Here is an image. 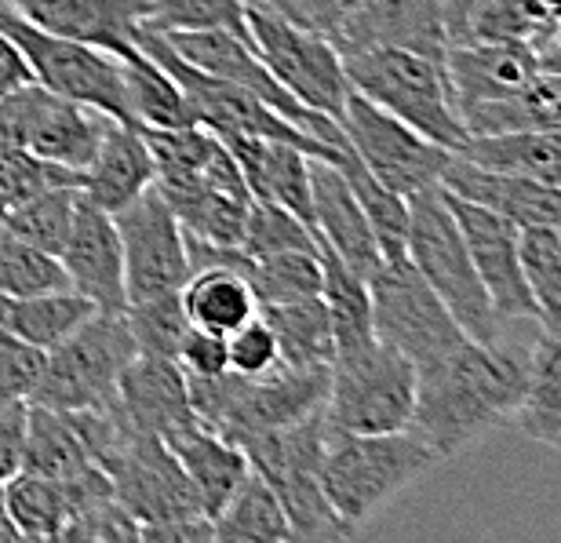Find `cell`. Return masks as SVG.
Instances as JSON below:
<instances>
[{
	"label": "cell",
	"instance_id": "6da1fadb",
	"mask_svg": "<svg viewBox=\"0 0 561 543\" xmlns=\"http://www.w3.org/2000/svg\"><path fill=\"white\" fill-rule=\"evenodd\" d=\"M522 394L525 361L514 350L463 339L434 365L416 369V409L409 427L437 460H448L514 420Z\"/></svg>",
	"mask_w": 561,
	"mask_h": 543
},
{
	"label": "cell",
	"instance_id": "7a4b0ae2",
	"mask_svg": "<svg viewBox=\"0 0 561 543\" xmlns=\"http://www.w3.org/2000/svg\"><path fill=\"white\" fill-rule=\"evenodd\" d=\"M343 70L354 92L373 99L376 106L412 124L426 139L448 146L453 154L463 150L467 128L445 70V55L376 44V48L346 52Z\"/></svg>",
	"mask_w": 561,
	"mask_h": 543
},
{
	"label": "cell",
	"instance_id": "3957f363",
	"mask_svg": "<svg viewBox=\"0 0 561 543\" xmlns=\"http://www.w3.org/2000/svg\"><path fill=\"white\" fill-rule=\"evenodd\" d=\"M434 463H442L437 452L412 427L387 434H351L329 427L318 478L335 511L351 525H362Z\"/></svg>",
	"mask_w": 561,
	"mask_h": 543
},
{
	"label": "cell",
	"instance_id": "277c9868",
	"mask_svg": "<svg viewBox=\"0 0 561 543\" xmlns=\"http://www.w3.org/2000/svg\"><path fill=\"white\" fill-rule=\"evenodd\" d=\"M409 263L420 270L448 310L478 343H503V318L481 285L470 248L445 201L442 183L409 197Z\"/></svg>",
	"mask_w": 561,
	"mask_h": 543
},
{
	"label": "cell",
	"instance_id": "5b68a950",
	"mask_svg": "<svg viewBox=\"0 0 561 543\" xmlns=\"http://www.w3.org/2000/svg\"><path fill=\"white\" fill-rule=\"evenodd\" d=\"M136 350L139 347L125 310H95L59 347L48 350L30 405L59 412L106 409V405H114L117 380L128 361L136 358Z\"/></svg>",
	"mask_w": 561,
	"mask_h": 543
},
{
	"label": "cell",
	"instance_id": "8992f818",
	"mask_svg": "<svg viewBox=\"0 0 561 543\" xmlns=\"http://www.w3.org/2000/svg\"><path fill=\"white\" fill-rule=\"evenodd\" d=\"M416 409V365L387 343L335 354L329 365L324 420L335 431L387 434L405 431Z\"/></svg>",
	"mask_w": 561,
	"mask_h": 543
},
{
	"label": "cell",
	"instance_id": "52a82bcc",
	"mask_svg": "<svg viewBox=\"0 0 561 543\" xmlns=\"http://www.w3.org/2000/svg\"><path fill=\"white\" fill-rule=\"evenodd\" d=\"M0 30L15 41V48L22 52V59L30 66L33 81L41 88H48V92L62 99H73V103H81V106H92L114 121H131L121 55L30 26L26 19H19L15 11L4 4H0Z\"/></svg>",
	"mask_w": 561,
	"mask_h": 543
},
{
	"label": "cell",
	"instance_id": "ba28073f",
	"mask_svg": "<svg viewBox=\"0 0 561 543\" xmlns=\"http://www.w3.org/2000/svg\"><path fill=\"white\" fill-rule=\"evenodd\" d=\"M244 22H249L255 55L277 77L280 88L296 95L302 106L343 124V106L351 95L343 52L324 33L299 26L263 0H244Z\"/></svg>",
	"mask_w": 561,
	"mask_h": 543
},
{
	"label": "cell",
	"instance_id": "9c48e42d",
	"mask_svg": "<svg viewBox=\"0 0 561 543\" xmlns=\"http://www.w3.org/2000/svg\"><path fill=\"white\" fill-rule=\"evenodd\" d=\"M368 296H373L376 339L405 354L416 369L434 365L437 358H445L467 339L453 310L409 259L379 263L368 274Z\"/></svg>",
	"mask_w": 561,
	"mask_h": 543
},
{
	"label": "cell",
	"instance_id": "30bf717a",
	"mask_svg": "<svg viewBox=\"0 0 561 543\" xmlns=\"http://www.w3.org/2000/svg\"><path fill=\"white\" fill-rule=\"evenodd\" d=\"M343 132L351 150L362 157L368 172L401 197L437 186L448 161H453L448 146L426 139L412 124L387 113L383 106H376L373 99H365L354 88L343 106Z\"/></svg>",
	"mask_w": 561,
	"mask_h": 543
},
{
	"label": "cell",
	"instance_id": "8fae6325",
	"mask_svg": "<svg viewBox=\"0 0 561 543\" xmlns=\"http://www.w3.org/2000/svg\"><path fill=\"white\" fill-rule=\"evenodd\" d=\"M99 467L110 474L114 496L121 507L142 525L172 522V518H194L201 511L197 489L186 471L179 467L175 452L161 434H146L136 427H121L117 441L103 452ZM208 518V514H205Z\"/></svg>",
	"mask_w": 561,
	"mask_h": 543
},
{
	"label": "cell",
	"instance_id": "7c38bea8",
	"mask_svg": "<svg viewBox=\"0 0 561 543\" xmlns=\"http://www.w3.org/2000/svg\"><path fill=\"white\" fill-rule=\"evenodd\" d=\"M0 113H4V128L11 143L51 165L73 168V172L88 168L110 121L106 113L55 95L37 81L22 84L19 92L0 95Z\"/></svg>",
	"mask_w": 561,
	"mask_h": 543
},
{
	"label": "cell",
	"instance_id": "4fadbf2b",
	"mask_svg": "<svg viewBox=\"0 0 561 543\" xmlns=\"http://www.w3.org/2000/svg\"><path fill=\"white\" fill-rule=\"evenodd\" d=\"M121 252H125V292L131 299L164 296L179 292L190 278V252H186V230L168 208L164 194L150 190L114 212Z\"/></svg>",
	"mask_w": 561,
	"mask_h": 543
},
{
	"label": "cell",
	"instance_id": "5bb4252c",
	"mask_svg": "<svg viewBox=\"0 0 561 543\" xmlns=\"http://www.w3.org/2000/svg\"><path fill=\"white\" fill-rule=\"evenodd\" d=\"M445 201L459 223V234H463L470 259H474V270L496 314L503 321L533 318V299H529V285H525V270H522V226H514L511 219L496 216V212L474 205V201L448 194V190H445Z\"/></svg>",
	"mask_w": 561,
	"mask_h": 543
},
{
	"label": "cell",
	"instance_id": "9a60e30c",
	"mask_svg": "<svg viewBox=\"0 0 561 543\" xmlns=\"http://www.w3.org/2000/svg\"><path fill=\"white\" fill-rule=\"evenodd\" d=\"M59 263L70 278V289L95 303V310H125V252H121L117 223L92 201L77 205V216L66 237Z\"/></svg>",
	"mask_w": 561,
	"mask_h": 543
},
{
	"label": "cell",
	"instance_id": "2e32d148",
	"mask_svg": "<svg viewBox=\"0 0 561 543\" xmlns=\"http://www.w3.org/2000/svg\"><path fill=\"white\" fill-rule=\"evenodd\" d=\"M30 26L73 37L114 55L136 48L139 22L150 15L146 0H0Z\"/></svg>",
	"mask_w": 561,
	"mask_h": 543
},
{
	"label": "cell",
	"instance_id": "e0dca14e",
	"mask_svg": "<svg viewBox=\"0 0 561 543\" xmlns=\"http://www.w3.org/2000/svg\"><path fill=\"white\" fill-rule=\"evenodd\" d=\"M114 409L125 416L128 427L161 438L197 420L194 405H190V380L179 369V361L164 354H142V350H136V358L121 372Z\"/></svg>",
	"mask_w": 561,
	"mask_h": 543
},
{
	"label": "cell",
	"instance_id": "ac0fdd59",
	"mask_svg": "<svg viewBox=\"0 0 561 543\" xmlns=\"http://www.w3.org/2000/svg\"><path fill=\"white\" fill-rule=\"evenodd\" d=\"M332 44L343 55L376 44L445 55V0H357Z\"/></svg>",
	"mask_w": 561,
	"mask_h": 543
},
{
	"label": "cell",
	"instance_id": "d6986e66",
	"mask_svg": "<svg viewBox=\"0 0 561 543\" xmlns=\"http://www.w3.org/2000/svg\"><path fill=\"white\" fill-rule=\"evenodd\" d=\"M442 186L448 194L474 201V205L496 212V216L511 219L514 226L529 230V226H561V186L536 183V179H522L511 172H492L467 157L453 154Z\"/></svg>",
	"mask_w": 561,
	"mask_h": 543
},
{
	"label": "cell",
	"instance_id": "ffe728a7",
	"mask_svg": "<svg viewBox=\"0 0 561 543\" xmlns=\"http://www.w3.org/2000/svg\"><path fill=\"white\" fill-rule=\"evenodd\" d=\"M445 70L453 81L459 117L463 110L518 92L543 70L540 55L529 41H485V44H448Z\"/></svg>",
	"mask_w": 561,
	"mask_h": 543
},
{
	"label": "cell",
	"instance_id": "44dd1931",
	"mask_svg": "<svg viewBox=\"0 0 561 543\" xmlns=\"http://www.w3.org/2000/svg\"><path fill=\"white\" fill-rule=\"evenodd\" d=\"M310 201H313V234H318V241L329 245L346 267L357 270L368 281V274L383 263L376 234L343 172L332 161H321V157L310 161Z\"/></svg>",
	"mask_w": 561,
	"mask_h": 543
},
{
	"label": "cell",
	"instance_id": "7402d4cb",
	"mask_svg": "<svg viewBox=\"0 0 561 543\" xmlns=\"http://www.w3.org/2000/svg\"><path fill=\"white\" fill-rule=\"evenodd\" d=\"M157 183V165L146 146V135L131 121H106L103 139L95 146V157L81 172V194L103 212H121L131 205L142 190Z\"/></svg>",
	"mask_w": 561,
	"mask_h": 543
},
{
	"label": "cell",
	"instance_id": "603a6c76",
	"mask_svg": "<svg viewBox=\"0 0 561 543\" xmlns=\"http://www.w3.org/2000/svg\"><path fill=\"white\" fill-rule=\"evenodd\" d=\"M227 150L238 161L244 183H249L252 197L274 201V205L288 208L313 230V201H310V161L307 150L277 139H241L230 135ZM318 237V234H313Z\"/></svg>",
	"mask_w": 561,
	"mask_h": 543
},
{
	"label": "cell",
	"instance_id": "cb8c5ba5",
	"mask_svg": "<svg viewBox=\"0 0 561 543\" xmlns=\"http://www.w3.org/2000/svg\"><path fill=\"white\" fill-rule=\"evenodd\" d=\"M168 449L175 452L179 467L186 471L190 485L197 489V500H201V511L208 518H216L238 485L249 478L252 463L244 456V449L238 441L222 438L219 431H211L201 420L179 427L164 438Z\"/></svg>",
	"mask_w": 561,
	"mask_h": 543
},
{
	"label": "cell",
	"instance_id": "d4e9b609",
	"mask_svg": "<svg viewBox=\"0 0 561 543\" xmlns=\"http://www.w3.org/2000/svg\"><path fill=\"white\" fill-rule=\"evenodd\" d=\"M459 157L492 172H511L561 186V128H522L500 135H470Z\"/></svg>",
	"mask_w": 561,
	"mask_h": 543
},
{
	"label": "cell",
	"instance_id": "484cf974",
	"mask_svg": "<svg viewBox=\"0 0 561 543\" xmlns=\"http://www.w3.org/2000/svg\"><path fill=\"white\" fill-rule=\"evenodd\" d=\"M183 310L190 325L211 328V332L230 336L233 328H241L249 318L260 314V299L249 285V274L241 267H201L186 278V285L179 289Z\"/></svg>",
	"mask_w": 561,
	"mask_h": 543
},
{
	"label": "cell",
	"instance_id": "4316f807",
	"mask_svg": "<svg viewBox=\"0 0 561 543\" xmlns=\"http://www.w3.org/2000/svg\"><path fill=\"white\" fill-rule=\"evenodd\" d=\"M95 314V303L84 299L81 292L59 289V292H37V296H0V328L19 336L22 343L37 347L48 354L59 347L77 325Z\"/></svg>",
	"mask_w": 561,
	"mask_h": 543
},
{
	"label": "cell",
	"instance_id": "83f0119b",
	"mask_svg": "<svg viewBox=\"0 0 561 543\" xmlns=\"http://www.w3.org/2000/svg\"><path fill=\"white\" fill-rule=\"evenodd\" d=\"M463 128L467 139L522 128H561V70H540L518 92L463 110Z\"/></svg>",
	"mask_w": 561,
	"mask_h": 543
},
{
	"label": "cell",
	"instance_id": "f1b7e54d",
	"mask_svg": "<svg viewBox=\"0 0 561 543\" xmlns=\"http://www.w3.org/2000/svg\"><path fill=\"white\" fill-rule=\"evenodd\" d=\"M318 252H321V299L332 321L335 354H351V350L376 343L368 281L357 270L346 267L329 245L318 241Z\"/></svg>",
	"mask_w": 561,
	"mask_h": 543
},
{
	"label": "cell",
	"instance_id": "f546056e",
	"mask_svg": "<svg viewBox=\"0 0 561 543\" xmlns=\"http://www.w3.org/2000/svg\"><path fill=\"white\" fill-rule=\"evenodd\" d=\"M266 325L274 328L280 365L291 369H329L335 358L332 321L321 296L296 299V303H271L260 307Z\"/></svg>",
	"mask_w": 561,
	"mask_h": 543
},
{
	"label": "cell",
	"instance_id": "4dcf8cb0",
	"mask_svg": "<svg viewBox=\"0 0 561 543\" xmlns=\"http://www.w3.org/2000/svg\"><path fill=\"white\" fill-rule=\"evenodd\" d=\"M211 540L219 543H288L291 525L274 485L263 474L249 471L227 507L211 518Z\"/></svg>",
	"mask_w": 561,
	"mask_h": 543
},
{
	"label": "cell",
	"instance_id": "1f68e13d",
	"mask_svg": "<svg viewBox=\"0 0 561 543\" xmlns=\"http://www.w3.org/2000/svg\"><path fill=\"white\" fill-rule=\"evenodd\" d=\"M121 66H125L131 121L142 124V128H186V124H197L179 81L161 63H153L139 44L121 55Z\"/></svg>",
	"mask_w": 561,
	"mask_h": 543
},
{
	"label": "cell",
	"instance_id": "d6a6232c",
	"mask_svg": "<svg viewBox=\"0 0 561 543\" xmlns=\"http://www.w3.org/2000/svg\"><path fill=\"white\" fill-rule=\"evenodd\" d=\"M518 423L533 441L561 452V339H536L525 361V394L518 405Z\"/></svg>",
	"mask_w": 561,
	"mask_h": 543
},
{
	"label": "cell",
	"instance_id": "836d02e7",
	"mask_svg": "<svg viewBox=\"0 0 561 543\" xmlns=\"http://www.w3.org/2000/svg\"><path fill=\"white\" fill-rule=\"evenodd\" d=\"M335 168H340L343 179L351 183L357 205H362L368 226H373L383 263L409 259V197H401L390 186L379 183V179L368 172V168L362 165V157H357L351 146L340 150V157H335Z\"/></svg>",
	"mask_w": 561,
	"mask_h": 543
},
{
	"label": "cell",
	"instance_id": "e575fe53",
	"mask_svg": "<svg viewBox=\"0 0 561 543\" xmlns=\"http://www.w3.org/2000/svg\"><path fill=\"white\" fill-rule=\"evenodd\" d=\"M95 463L88 456L81 434L70 420V412L30 405L26 416V441H22V471L44 474V478L66 482L77 471Z\"/></svg>",
	"mask_w": 561,
	"mask_h": 543
},
{
	"label": "cell",
	"instance_id": "d590c367",
	"mask_svg": "<svg viewBox=\"0 0 561 543\" xmlns=\"http://www.w3.org/2000/svg\"><path fill=\"white\" fill-rule=\"evenodd\" d=\"M4 500L22 540H59L66 522H70L62 482L44 478V474H11L4 482Z\"/></svg>",
	"mask_w": 561,
	"mask_h": 543
},
{
	"label": "cell",
	"instance_id": "8d00e7d4",
	"mask_svg": "<svg viewBox=\"0 0 561 543\" xmlns=\"http://www.w3.org/2000/svg\"><path fill=\"white\" fill-rule=\"evenodd\" d=\"M522 270L529 285L533 318L547 336L561 339V245L554 226L522 230Z\"/></svg>",
	"mask_w": 561,
	"mask_h": 543
},
{
	"label": "cell",
	"instance_id": "74e56055",
	"mask_svg": "<svg viewBox=\"0 0 561 543\" xmlns=\"http://www.w3.org/2000/svg\"><path fill=\"white\" fill-rule=\"evenodd\" d=\"M81 205V186H48L8 208V234L59 256Z\"/></svg>",
	"mask_w": 561,
	"mask_h": 543
},
{
	"label": "cell",
	"instance_id": "f35d334b",
	"mask_svg": "<svg viewBox=\"0 0 561 543\" xmlns=\"http://www.w3.org/2000/svg\"><path fill=\"white\" fill-rule=\"evenodd\" d=\"M249 285L260 299V307L271 303H296L321 296V252H280L266 259H252Z\"/></svg>",
	"mask_w": 561,
	"mask_h": 543
},
{
	"label": "cell",
	"instance_id": "ab89813d",
	"mask_svg": "<svg viewBox=\"0 0 561 543\" xmlns=\"http://www.w3.org/2000/svg\"><path fill=\"white\" fill-rule=\"evenodd\" d=\"M70 289L59 256L8 234L0 237V296H37V292Z\"/></svg>",
	"mask_w": 561,
	"mask_h": 543
},
{
	"label": "cell",
	"instance_id": "60d3db41",
	"mask_svg": "<svg viewBox=\"0 0 561 543\" xmlns=\"http://www.w3.org/2000/svg\"><path fill=\"white\" fill-rule=\"evenodd\" d=\"M241 248L249 259H266L280 252H310L318 248V237L299 216H291L288 208L274 205V201L252 197L249 216H244Z\"/></svg>",
	"mask_w": 561,
	"mask_h": 543
},
{
	"label": "cell",
	"instance_id": "b9f144b4",
	"mask_svg": "<svg viewBox=\"0 0 561 543\" xmlns=\"http://www.w3.org/2000/svg\"><path fill=\"white\" fill-rule=\"evenodd\" d=\"M125 318H128V328H131V336H136V347L142 354L175 358L179 339H183V332L190 328L179 292L131 299V303H125Z\"/></svg>",
	"mask_w": 561,
	"mask_h": 543
},
{
	"label": "cell",
	"instance_id": "7bdbcfd3",
	"mask_svg": "<svg viewBox=\"0 0 561 543\" xmlns=\"http://www.w3.org/2000/svg\"><path fill=\"white\" fill-rule=\"evenodd\" d=\"M150 15L146 26L175 33V30H230L249 41L244 22V0H146ZM252 44V41H249Z\"/></svg>",
	"mask_w": 561,
	"mask_h": 543
},
{
	"label": "cell",
	"instance_id": "ee69618b",
	"mask_svg": "<svg viewBox=\"0 0 561 543\" xmlns=\"http://www.w3.org/2000/svg\"><path fill=\"white\" fill-rule=\"evenodd\" d=\"M48 186H81V172L44 161L22 146H0V205L11 208Z\"/></svg>",
	"mask_w": 561,
	"mask_h": 543
},
{
	"label": "cell",
	"instance_id": "f6af8a7d",
	"mask_svg": "<svg viewBox=\"0 0 561 543\" xmlns=\"http://www.w3.org/2000/svg\"><path fill=\"white\" fill-rule=\"evenodd\" d=\"M59 540L73 543H114V540H139V522L121 507L117 496L95 500L70 514Z\"/></svg>",
	"mask_w": 561,
	"mask_h": 543
},
{
	"label": "cell",
	"instance_id": "bcb514c9",
	"mask_svg": "<svg viewBox=\"0 0 561 543\" xmlns=\"http://www.w3.org/2000/svg\"><path fill=\"white\" fill-rule=\"evenodd\" d=\"M227 358L230 372H238V376H266L280 365L274 328L266 325L263 314H255L227 336Z\"/></svg>",
	"mask_w": 561,
	"mask_h": 543
},
{
	"label": "cell",
	"instance_id": "7dc6e473",
	"mask_svg": "<svg viewBox=\"0 0 561 543\" xmlns=\"http://www.w3.org/2000/svg\"><path fill=\"white\" fill-rule=\"evenodd\" d=\"M44 350L22 343L8 328H0V398H26L44 372Z\"/></svg>",
	"mask_w": 561,
	"mask_h": 543
},
{
	"label": "cell",
	"instance_id": "c3c4849f",
	"mask_svg": "<svg viewBox=\"0 0 561 543\" xmlns=\"http://www.w3.org/2000/svg\"><path fill=\"white\" fill-rule=\"evenodd\" d=\"M175 361H179V369H183L190 380L222 376V372H230L227 336L211 332V328H201V325H190L183 332V339H179Z\"/></svg>",
	"mask_w": 561,
	"mask_h": 543
},
{
	"label": "cell",
	"instance_id": "681fc988",
	"mask_svg": "<svg viewBox=\"0 0 561 543\" xmlns=\"http://www.w3.org/2000/svg\"><path fill=\"white\" fill-rule=\"evenodd\" d=\"M26 398H0V482L22 471V441H26Z\"/></svg>",
	"mask_w": 561,
	"mask_h": 543
},
{
	"label": "cell",
	"instance_id": "f907efd6",
	"mask_svg": "<svg viewBox=\"0 0 561 543\" xmlns=\"http://www.w3.org/2000/svg\"><path fill=\"white\" fill-rule=\"evenodd\" d=\"M139 540H150V543H201V540H211V518L194 514V518H172V522L142 525Z\"/></svg>",
	"mask_w": 561,
	"mask_h": 543
},
{
	"label": "cell",
	"instance_id": "816d5d0a",
	"mask_svg": "<svg viewBox=\"0 0 561 543\" xmlns=\"http://www.w3.org/2000/svg\"><path fill=\"white\" fill-rule=\"evenodd\" d=\"M22 84H33V73L26 59H22V52L15 48V41L0 30V95L19 92Z\"/></svg>",
	"mask_w": 561,
	"mask_h": 543
},
{
	"label": "cell",
	"instance_id": "f5cc1de1",
	"mask_svg": "<svg viewBox=\"0 0 561 543\" xmlns=\"http://www.w3.org/2000/svg\"><path fill=\"white\" fill-rule=\"evenodd\" d=\"M11 540H22L15 522L8 514V500H4V482H0V543H11Z\"/></svg>",
	"mask_w": 561,
	"mask_h": 543
},
{
	"label": "cell",
	"instance_id": "db71d44e",
	"mask_svg": "<svg viewBox=\"0 0 561 543\" xmlns=\"http://www.w3.org/2000/svg\"><path fill=\"white\" fill-rule=\"evenodd\" d=\"M4 230H8V208L0 205V237H4Z\"/></svg>",
	"mask_w": 561,
	"mask_h": 543
},
{
	"label": "cell",
	"instance_id": "11a10c76",
	"mask_svg": "<svg viewBox=\"0 0 561 543\" xmlns=\"http://www.w3.org/2000/svg\"><path fill=\"white\" fill-rule=\"evenodd\" d=\"M554 4H558V15H561V0H554Z\"/></svg>",
	"mask_w": 561,
	"mask_h": 543
},
{
	"label": "cell",
	"instance_id": "9f6ffc18",
	"mask_svg": "<svg viewBox=\"0 0 561 543\" xmlns=\"http://www.w3.org/2000/svg\"><path fill=\"white\" fill-rule=\"evenodd\" d=\"M558 245H561V226H558Z\"/></svg>",
	"mask_w": 561,
	"mask_h": 543
}]
</instances>
